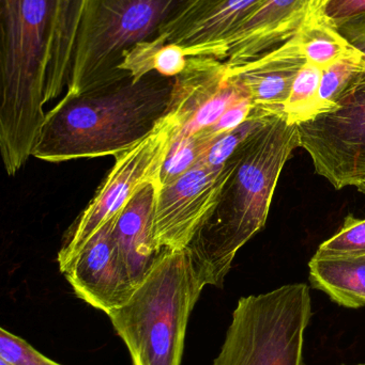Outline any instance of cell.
I'll list each match as a JSON object with an SVG mask.
<instances>
[{
    "label": "cell",
    "instance_id": "obj_1",
    "mask_svg": "<svg viewBox=\"0 0 365 365\" xmlns=\"http://www.w3.org/2000/svg\"><path fill=\"white\" fill-rule=\"evenodd\" d=\"M174 78L130 75L66 94L46 113L32 156L49 163L117 156L145 140L171 113Z\"/></svg>",
    "mask_w": 365,
    "mask_h": 365
},
{
    "label": "cell",
    "instance_id": "obj_2",
    "mask_svg": "<svg viewBox=\"0 0 365 365\" xmlns=\"http://www.w3.org/2000/svg\"><path fill=\"white\" fill-rule=\"evenodd\" d=\"M296 148L297 124L269 115L234 153L216 206L188 246L206 285L222 287L238 251L264 227L281 173Z\"/></svg>",
    "mask_w": 365,
    "mask_h": 365
},
{
    "label": "cell",
    "instance_id": "obj_3",
    "mask_svg": "<svg viewBox=\"0 0 365 365\" xmlns=\"http://www.w3.org/2000/svg\"><path fill=\"white\" fill-rule=\"evenodd\" d=\"M0 151L14 175L32 156L44 124L51 0H0Z\"/></svg>",
    "mask_w": 365,
    "mask_h": 365
},
{
    "label": "cell",
    "instance_id": "obj_4",
    "mask_svg": "<svg viewBox=\"0 0 365 365\" xmlns=\"http://www.w3.org/2000/svg\"><path fill=\"white\" fill-rule=\"evenodd\" d=\"M205 287L188 249L161 252L130 298L107 314L132 365H181L189 319Z\"/></svg>",
    "mask_w": 365,
    "mask_h": 365
},
{
    "label": "cell",
    "instance_id": "obj_5",
    "mask_svg": "<svg viewBox=\"0 0 365 365\" xmlns=\"http://www.w3.org/2000/svg\"><path fill=\"white\" fill-rule=\"evenodd\" d=\"M184 0H88L79 21L66 94L126 76L129 49L158 34Z\"/></svg>",
    "mask_w": 365,
    "mask_h": 365
},
{
    "label": "cell",
    "instance_id": "obj_6",
    "mask_svg": "<svg viewBox=\"0 0 365 365\" xmlns=\"http://www.w3.org/2000/svg\"><path fill=\"white\" fill-rule=\"evenodd\" d=\"M312 315L304 283L241 297L211 365H306L304 334Z\"/></svg>",
    "mask_w": 365,
    "mask_h": 365
},
{
    "label": "cell",
    "instance_id": "obj_7",
    "mask_svg": "<svg viewBox=\"0 0 365 365\" xmlns=\"http://www.w3.org/2000/svg\"><path fill=\"white\" fill-rule=\"evenodd\" d=\"M176 126L175 118L169 113L156 132L132 149L115 156L113 169L71 227L58 252L60 272L91 236L126 205L139 188L147 182L158 181Z\"/></svg>",
    "mask_w": 365,
    "mask_h": 365
},
{
    "label": "cell",
    "instance_id": "obj_8",
    "mask_svg": "<svg viewBox=\"0 0 365 365\" xmlns=\"http://www.w3.org/2000/svg\"><path fill=\"white\" fill-rule=\"evenodd\" d=\"M300 148L311 156L317 175L336 189L365 179V73L331 113L298 125Z\"/></svg>",
    "mask_w": 365,
    "mask_h": 365
},
{
    "label": "cell",
    "instance_id": "obj_9",
    "mask_svg": "<svg viewBox=\"0 0 365 365\" xmlns=\"http://www.w3.org/2000/svg\"><path fill=\"white\" fill-rule=\"evenodd\" d=\"M234 166V154L220 168L199 162L175 182L159 187L154 212L159 250L188 248L216 206Z\"/></svg>",
    "mask_w": 365,
    "mask_h": 365
},
{
    "label": "cell",
    "instance_id": "obj_10",
    "mask_svg": "<svg viewBox=\"0 0 365 365\" xmlns=\"http://www.w3.org/2000/svg\"><path fill=\"white\" fill-rule=\"evenodd\" d=\"M246 96V88L223 60L189 57L186 70L174 78L171 113L176 134L209 136L221 117Z\"/></svg>",
    "mask_w": 365,
    "mask_h": 365
},
{
    "label": "cell",
    "instance_id": "obj_11",
    "mask_svg": "<svg viewBox=\"0 0 365 365\" xmlns=\"http://www.w3.org/2000/svg\"><path fill=\"white\" fill-rule=\"evenodd\" d=\"M266 0H184L156 36L188 57L226 59L229 38Z\"/></svg>",
    "mask_w": 365,
    "mask_h": 365
},
{
    "label": "cell",
    "instance_id": "obj_12",
    "mask_svg": "<svg viewBox=\"0 0 365 365\" xmlns=\"http://www.w3.org/2000/svg\"><path fill=\"white\" fill-rule=\"evenodd\" d=\"M115 219L102 225L61 272L79 299L106 315L135 289L118 255Z\"/></svg>",
    "mask_w": 365,
    "mask_h": 365
},
{
    "label": "cell",
    "instance_id": "obj_13",
    "mask_svg": "<svg viewBox=\"0 0 365 365\" xmlns=\"http://www.w3.org/2000/svg\"><path fill=\"white\" fill-rule=\"evenodd\" d=\"M310 0H266L227 42V68H235L272 51L297 32Z\"/></svg>",
    "mask_w": 365,
    "mask_h": 365
},
{
    "label": "cell",
    "instance_id": "obj_14",
    "mask_svg": "<svg viewBox=\"0 0 365 365\" xmlns=\"http://www.w3.org/2000/svg\"><path fill=\"white\" fill-rule=\"evenodd\" d=\"M158 181L144 185L116 215L114 237L120 261L135 289L149 274L162 251L154 240Z\"/></svg>",
    "mask_w": 365,
    "mask_h": 365
},
{
    "label": "cell",
    "instance_id": "obj_15",
    "mask_svg": "<svg viewBox=\"0 0 365 365\" xmlns=\"http://www.w3.org/2000/svg\"><path fill=\"white\" fill-rule=\"evenodd\" d=\"M306 62L294 34L272 51L229 71L241 81L256 108L278 115L283 113L294 81Z\"/></svg>",
    "mask_w": 365,
    "mask_h": 365
},
{
    "label": "cell",
    "instance_id": "obj_16",
    "mask_svg": "<svg viewBox=\"0 0 365 365\" xmlns=\"http://www.w3.org/2000/svg\"><path fill=\"white\" fill-rule=\"evenodd\" d=\"M88 0H51V27L46 51L45 104L68 87L75 38Z\"/></svg>",
    "mask_w": 365,
    "mask_h": 365
},
{
    "label": "cell",
    "instance_id": "obj_17",
    "mask_svg": "<svg viewBox=\"0 0 365 365\" xmlns=\"http://www.w3.org/2000/svg\"><path fill=\"white\" fill-rule=\"evenodd\" d=\"M310 282L344 308L365 307V255L319 257L309 263Z\"/></svg>",
    "mask_w": 365,
    "mask_h": 365
},
{
    "label": "cell",
    "instance_id": "obj_18",
    "mask_svg": "<svg viewBox=\"0 0 365 365\" xmlns=\"http://www.w3.org/2000/svg\"><path fill=\"white\" fill-rule=\"evenodd\" d=\"M188 61V56L179 46L169 44L156 34L129 49L119 68L134 81L150 73L175 78L186 70Z\"/></svg>",
    "mask_w": 365,
    "mask_h": 365
},
{
    "label": "cell",
    "instance_id": "obj_19",
    "mask_svg": "<svg viewBox=\"0 0 365 365\" xmlns=\"http://www.w3.org/2000/svg\"><path fill=\"white\" fill-rule=\"evenodd\" d=\"M295 34L306 61L323 70L358 51L340 30L308 12Z\"/></svg>",
    "mask_w": 365,
    "mask_h": 365
},
{
    "label": "cell",
    "instance_id": "obj_20",
    "mask_svg": "<svg viewBox=\"0 0 365 365\" xmlns=\"http://www.w3.org/2000/svg\"><path fill=\"white\" fill-rule=\"evenodd\" d=\"M214 140L211 137L201 133L182 135L176 134L174 130L159 173V187L171 184L199 164Z\"/></svg>",
    "mask_w": 365,
    "mask_h": 365
},
{
    "label": "cell",
    "instance_id": "obj_21",
    "mask_svg": "<svg viewBox=\"0 0 365 365\" xmlns=\"http://www.w3.org/2000/svg\"><path fill=\"white\" fill-rule=\"evenodd\" d=\"M323 68L306 61L291 87V93L283 108V115L289 124L310 121L319 115V91Z\"/></svg>",
    "mask_w": 365,
    "mask_h": 365
},
{
    "label": "cell",
    "instance_id": "obj_22",
    "mask_svg": "<svg viewBox=\"0 0 365 365\" xmlns=\"http://www.w3.org/2000/svg\"><path fill=\"white\" fill-rule=\"evenodd\" d=\"M364 73L365 58L359 51L324 68L319 91V115L334 111L343 94Z\"/></svg>",
    "mask_w": 365,
    "mask_h": 365
},
{
    "label": "cell",
    "instance_id": "obj_23",
    "mask_svg": "<svg viewBox=\"0 0 365 365\" xmlns=\"http://www.w3.org/2000/svg\"><path fill=\"white\" fill-rule=\"evenodd\" d=\"M319 257H360L365 255V218L347 216L342 229L317 249Z\"/></svg>",
    "mask_w": 365,
    "mask_h": 365
},
{
    "label": "cell",
    "instance_id": "obj_24",
    "mask_svg": "<svg viewBox=\"0 0 365 365\" xmlns=\"http://www.w3.org/2000/svg\"><path fill=\"white\" fill-rule=\"evenodd\" d=\"M269 117V115H268ZM268 117H252L231 132L214 139L201 162L212 168H220L237 151L238 148Z\"/></svg>",
    "mask_w": 365,
    "mask_h": 365
},
{
    "label": "cell",
    "instance_id": "obj_25",
    "mask_svg": "<svg viewBox=\"0 0 365 365\" xmlns=\"http://www.w3.org/2000/svg\"><path fill=\"white\" fill-rule=\"evenodd\" d=\"M308 13L340 30L365 16V0H310Z\"/></svg>",
    "mask_w": 365,
    "mask_h": 365
},
{
    "label": "cell",
    "instance_id": "obj_26",
    "mask_svg": "<svg viewBox=\"0 0 365 365\" xmlns=\"http://www.w3.org/2000/svg\"><path fill=\"white\" fill-rule=\"evenodd\" d=\"M0 359L13 365H61L45 357L27 341L0 329Z\"/></svg>",
    "mask_w": 365,
    "mask_h": 365
},
{
    "label": "cell",
    "instance_id": "obj_27",
    "mask_svg": "<svg viewBox=\"0 0 365 365\" xmlns=\"http://www.w3.org/2000/svg\"><path fill=\"white\" fill-rule=\"evenodd\" d=\"M340 32L365 58V16L351 21L340 29Z\"/></svg>",
    "mask_w": 365,
    "mask_h": 365
},
{
    "label": "cell",
    "instance_id": "obj_28",
    "mask_svg": "<svg viewBox=\"0 0 365 365\" xmlns=\"http://www.w3.org/2000/svg\"><path fill=\"white\" fill-rule=\"evenodd\" d=\"M357 188L358 190L360 191V192L364 193L365 195V179L364 180V181L360 182L359 185H358Z\"/></svg>",
    "mask_w": 365,
    "mask_h": 365
},
{
    "label": "cell",
    "instance_id": "obj_29",
    "mask_svg": "<svg viewBox=\"0 0 365 365\" xmlns=\"http://www.w3.org/2000/svg\"><path fill=\"white\" fill-rule=\"evenodd\" d=\"M0 365H13L9 364V362L4 361V360L0 359Z\"/></svg>",
    "mask_w": 365,
    "mask_h": 365
},
{
    "label": "cell",
    "instance_id": "obj_30",
    "mask_svg": "<svg viewBox=\"0 0 365 365\" xmlns=\"http://www.w3.org/2000/svg\"><path fill=\"white\" fill-rule=\"evenodd\" d=\"M356 365H365V364H356Z\"/></svg>",
    "mask_w": 365,
    "mask_h": 365
}]
</instances>
